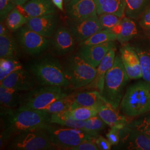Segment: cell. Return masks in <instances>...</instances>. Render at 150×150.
Listing matches in <instances>:
<instances>
[{
  "mask_svg": "<svg viewBox=\"0 0 150 150\" xmlns=\"http://www.w3.org/2000/svg\"><path fill=\"white\" fill-rule=\"evenodd\" d=\"M1 116L3 118L1 146L23 132L50 124L51 114L41 110L1 109Z\"/></svg>",
  "mask_w": 150,
  "mask_h": 150,
  "instance_id": "cell-1",
  "label": "cell"
},
{
  "mask_svg": "<svg viewBox=\"0 0 150 150\" xmlns=\"http://www.w3.org/2000/svg\"><path fill=\"white\" fill-rule=\"evenodd\" d=\"M97 15L112 13L122 17L125 11V0H97Z\"/></svg>",
  "mask_w": 150,
  "mask_h": 150,
  "instance_id": "cell-23",
  "label": "cell"
},
{
  "mask_svg": "<svg viewBox=\"0 0 150 150\" xmlns=\"http://www.w3.org/2000/svg\"><path fill=\"white\" fill-rule=\"evenodd\" d=\"M69 19L76 20L97 15V0H71L66 6Z\"/></svg>",
  "mask_w": 150,
  "mask_h": 150,
  "instance_id": "cell-14",
  "label": "cell"
},
{
  "mask_svg": "<svg viewBox=\"0 0 150 150\" xmlns=\"http://www.w3.org/2000/svg\"><path fill=\"white\" fill-rule=\"evenodd\" d=\"M95 143L99 150H109L111 149V144L108 140L102 136H98L97 137Z\"/></svg>",
  "mask_w": 150,
  "mask_h": 150,
  "instance_id": "cell-40",
  "label": "cell"
},
{
  "mask_svg": "<svg viewBox=\"0 0 150 150\" xmlns=\"http://www.w3.org/2000/svg\"><path fill=\"white\" fill-rule=\"evenodd\" d=\"M57 24V16L53 13L30 18L26 26L43 37L50 38L52 36L56 30Z\"/></svg>",
  "mask_w": 150,
  "mask_h": 150,
  "instance_id": "cell-16",
  "label": "cell"
},
{
  "mask_svg": "<svg viewBox=\"0 0 150 150\" xmlns=\"http://www.w3.org/2000/svg\"><path fill=\"white\" fill-rule=\"evenodd\" d=\"M120 141L128 150H150V139L128 123L120 129Z\"/></svg>",
  "mask_w": 150,
  "mask_h": 150,
  "instance_id": "cell-12",
  "label": "cell"
},
{
  "mask_svg": "<svg viewBox=\"0 0 150 150\" xmlns=\"http://www.w3.org/2000/svg\"><path fill=\"white\" fill-rule=\"evenodd\" d=\"M62 65L70 86L74 89L90 85L96 77V68L79 53L70 55Z\"/></svg>",
  "mask_w": 150,
  "mask_h": 150,
  "instance_id": "cell-5",
  "label": "cell"
},
{
  "mask_svg": "<svg viewBox=\"0 0 150 150\" xmlns=\"http://www.w3.org/2000/svg\"><path fill=\"white\" fill-rule=\"evenodd\" d=\"M71 0H64V2L67 4V3H69L70 1H71Z\"/></svg>",
  "mask_w": 150,
  "mask_h": 150,
  "instance_id": "cell-46",
  "label": "cell"
},
{
  "mask_svg": "<svg viewBox=\"0 0 150 150\" xmlns=\"http://www.w3.org/2000/svg\"><path fill=\"white\" fill-rule=\"evenodd\" d=\"M120 52L123 66L129 80L142 78L139 57L134 47L129 44H126L120 48Z\"/></svg>",
  "mask_w": 150,
  "mask_h": 150,
  "instance_id": "cell-15",
  "label": "cell"
},
{
  "mask_svg": "<svg viewBox=\"0 0 150 150\" xmlns=\"http://www.w3.org/2000/svg\"><path fill=\"white\" fill-rule=\"evenodd\" d=\"M122 17L112 13H102L98 15V20L103 29L111 30L121 21Z\"/></svg>",
  "mask_w": 150,
  "mask_h": 150,
  "instance_id": "cell-36",
  "label": "cell"
},
{
  "mask_svg": "<svg viewBox=\"0 0 150 150\" xmlns=\"http://www.w3.org/2000/svg\"><path fill=\"white\" fill-rule=\"evenodd\" d=\"M54 6L61 11L64 10V0H52Z\"/></svg>",
  "mask_w": 150,
  "mask_h": 150,
  "instance_id": "cell-43",
  "label": "cell"
},
{
  "mask_svg": "<svg viewBox=\"0 0 150 150\" xmlns=\"http://www.w3.org/2000/svg\"><path fill=\"white\" fill-rule=\"evenodd\" d=\"M46 127L33 129L17 135L10 140L8 149L14 150L56 149L50 141L47 132L46 130Z\"/></svg>",
  "mask_w": 150,
  "mask_h": 150,
  "instance_id": "cell-8",
  "label": "cell"
},
{
  "mask_svg": "<svg viewBox=\"0 0 150 150\" xmlns=\"http://www.w3.org/2000/svg\"><path fill=\"white\" fill-rule=\"evenodd\" d=\"M128 125L150 139V113L146 116L134 120Z\"/></svg>",
  "mask_w": 150,
  "mask_h": 150,
  "instance_id": "cell-35",
  "label": "cell"
},
{
  "mask_svg": "<svg viewBox=\"0 0 150 150\" xmlns=\"http://www.w3.org/2000/svg\"><path fill=\"white\" fill-rule=\"evenodd\" d=\"M139 57L142 78L150 83V47L132 46Z\"/></svg>",
  "mask_w": 150,
  "mask_h": 150,
  "instance_id": "cell-29",
  "label": "cell"
},
{
  "mask_svg": "<svg viewBox=\"0 0 150 150\" xmlns=\"http://www.w3.org/2000/svg\"><path fill=\"white\" fill-rule=\"evenodd\" d=\"M18 6L25 13L28 19L56 12L52 0H30L23 5Z\"/></svg>",
  "mask_w": 150,
  "mask_h": 150,
  "instance_id": "cell-18",
  "label": "cell"
},
{
  "mask_svg": "<svg viewBox=\"0 0 150 150\" xmlns=\"http://www.w3.org/2000/svg\"><path fill=\"white\" fill-rule=\"evenodd\" d=\"M46 130L55 147L64 150H69L85 141H95L97 138L81 129L64 126L56 127L52 126L51 123L46 127Z\"/></svg>",
  "mask_w": 150,
  "mask_h": 150,
  "instance_id": "cell-7",
  "label": "cell"
},
{
  "mask_svg": "<svg viewBox=\"0 0 150 150\" xmlns=\"http://www.w3.org/2000/svg\"><path fill=\"white\" fill-rule=\"evenodd\" d=\"M0 83L1 86L18 92L31 91L38 83L35 76L23 69L11 73Z\"/></svg>",
  "mask_w": 150,
  "mask_h": 150,
  "instance_id": "cell-11",
  "label": "cell"
},
{
  "mask_svg": "<svg viewBox=\"0 0 150 150\" xmlns=\"http://www.w3.org/2000/svg\"><path fill=\"white\" fill-rule=\"evenodd\" d=\"M149 0H125V14L126 17L136 19L145 11Z\"/></svg>",
  "mask_w": 150,
  "mask_h": 150,
  "instance_id": "cell-28",
  "label": "cell"
},
{
  "mask_svg": "<svg viewBox=\"0 0 150 150\" xmlns=\"http://www.w3.org/2000/svg\"><path fill=\"white\" fill-rule=\"evenodd\" d=\"M30 71L41 86H70L62 65L52 56L47 55L33 61L30 66Z\"/></svg>",
  "mask_w": 150,
  "mask_h": 150,
  "instance_id": "cell-3",
  "label": "cell"
},
{
  "mask_svg": "<svg viewBox=\"0 0 150 150\" xmlns=\"http://www.w3.org/2000/svg\"><path fill=\"white\" fill-rule=\"evenodd\" d=\"M17 45L10 32L0 36V58L17 57Z\"/></svg>",
  "mask_w": 150,
  "mask_h": 150,
  "instance_id": "cell-26",
  "label": "cell"
},
{
  "mask_svg": "<svg viewBox=\"0 0 150 150\" xmlns=\"http://www.w3.org/2000/svg\"><path fill=\"white\" fill-rule=\"evenodd\" d=\"M144 30H145V33L146 36L150 39V27H148Z\"/></svg>",
  "mask_w": 150,
  "mask_h": 150,
  "instance_id": "cell-45",
  "label": "cell"
},
{
  "mask_svg": "<svg viewBox=\"0 0 150 150\" xmlns=\"http://www.w3.org/2000/svg\"><path fill=\"white\" fill-rule=\"evenodd\" d=\"M106 102L98 91H86L78 93L75 96V101L70 110L79 106L96 107L100 108Z\"/></svg>",
  "mask_w": 150,
  "mask_h": 150,
  "instance_id": "cell-22",
  "label": "cell"
},
{
  "mask_svg": "<svg viewBox=\"0 0 150 150\" xmlns=\"http://www.w3.org/2000/svg\"><path fill=\"white\" fill-rule=\"evenodd\" d=\"M17 38L23 50L29 55L38 56L44 53L50 45L48 38L43 37L26 26L18 30Z\"/></svg>",
  "mask_w": 150,
  "mask_h": 150,
  "instance_id": "cell-9",
  "label": "cell"
},
{
  "mask_svg": "<svg viewBox=\"0 0 150 150\" xmlns=\"http://www.w3.org/2000/svg\"><path fill=\"white\" fill-rule=\"evenodd\" d=\"M141 26L144 29L150 27V6L145 11L139 22Z\"/></svg>",
  "mask_w": 150,
  "mask_h": 150,
  "instance_id": "cell-41",
  "label": "cell"
},
{
  "mask_svg": "<svg viewBox=\"0 0 150 150\" xmlns=\"http://www.w3.org/2000/svg\"><path fill=\"white\" fill-rule=\"evenodd\" d=\"M106 137L111 145H118L120 141V129L116 127H111L106 134Z\"/></svg>",
  "mask_w": 150,
  "mask_h": 150,
  "instance_id": "cell-38",
  "label": "cell"
},
{
  "mask_svg": "<svg viewBox=\"0 0 150 150\" xmlns=\"http://www.w3.org/2000/svg\"><path fill=\"white\" fill-rule=\"evenodd\" d=\"M122 112L137 117L150 112V83L139 81L127 87L120 103Z\"/></svg>",
  "mask_w": 150,
  "mask_h": 150,
  "instance_id": "cell-4",
  "label": "cell"
},
{
  "mask_svg": "<svg viewBox=\"0 0 150 150\" xmlns=\"http://www.w3.org/2000/svg\"><path fill=\"white\" fill-rule=\"evenodd\" d=\"M52 37L50 45L57 55L64 56L74 51L76 41L69 28L59 27Z\"/></svg>",
  "mask_w": 150,
  "mask_h": 150,
  "instance_id": "cell-13",
  "label": "cell"
},
{
  "mask_svg": "<svg viewBox=\"0 0 150 150\" xmlns=\"http://www.w3.org/2000/svg\"><path fill=\"white\" fill-rule=\"evenodd\" d=\"M67 23L76 41L79 43L91 37L95 33L103 30L99 21L98 15L81 20L69 19Z\"/></svg>",
  "mask_w": 150,
  "mask_h": 150,
  "instance_id": "cell-10",
  "label": "cell"
},
{
  "mask_svg": "<svg viewBox=\"0 0 150 150\" xmlns=\"http://www.w3.org/2000/svg\"><path fill=\"white\" fill-rule=\"evenodd\" d=\"M115 40H117V36L115 33L111 30L103 29L81 42L79 45L80 46L96 45Z\"/></svg>",
  "mask_w": 150,
  "mask_h": 150,
  "instance_id": "cell-27",
  "label": "cell"
},
{
  "mask_svg": "<svg viewBox=\"0 0 150 150\" xmlns=\"http://www.w3.org/2000/svg\"><path fill=\"white\" fill-rule=\"evenodd\" d=\"M62 87L59 86L37 87L22 96L19 110H40L48 106L55 101L67 96Z\"/></svg>",
  "mask_w": 150,
  "mask_h": 150,
  "instance_id": "cell-6",
  "label": "cell"
},
{
  "mask_svg": "<svg viewBox=\"0 0 150 150\" xmlns=\"http://www.w3.org/2000/svg\"><path fill=\"white\" fill-rule=\"evenodd\" d=\"M111 30L117 36V40L124 43L135 38L137 34V29L132 18L128 17L122 18L118 24Z\"/></svg>",
  "mask_w": 150,
  "mask_h": 150,
  "instance_id": "cell-21",
  "label": "cell"
},
{
  "mask_svg": "<svg viewBox=\"0 0 150 150\" xmlns=\"http://www.w3.org/2000/svg\"><path fill=\"white\" fill-rule=\"evenodd\" d=\"M10 33V30L2 22L0 24V36H3Z\"/></svg>",
  "mask_w": 150,
  "mask_h": 150,
  "instance_id": "cell-42",
  "label": "cell"
},
{
  "mask_svg": "<svg viewBox=\"0 0 150 150\" xmlns=\"http://www.w3.org/2000/svg\"><path fill=\"white\" fill-rule=\"evenodd\" d=\"M129 80L120 54H117L112 67L105 76L103 89L101 93L106 102L116 110L120 105Z\"/></svg>",
  "mask_w": 150,
  "mask_h": 150,
  "instance_id": "cell-2",
  "label": "cell"
},
{
  "mask_svg": "<svg viewBox=\"0 0 150 150\" xmlns=\"http://www.w3.org/2000/svg\"><path fill=\"white\" fill-rule=\"evenodd\" d=\"M100 108L96 107L79 106L70 110L71 117L76 120L86 121L98 115Z\"/></svg>",
  "mask_w": 150,
  "mask_h": 150,
  "instance_id": "cell-33",
  "label": "cell"
},
{
  "mask_svg": "<svg viewBox=\"0 0 150 150\" xmlns=\"http://www.w3.org/2000/svg\"><path fill=\"white\" fill-rule=\"evenodd\" d=\"M75 96L74 95H67L55 101L48 106L40 110L50 114H53L70 110L75 101Z\"/></svg>",
  "mask_w": 150,
  "mask_h": 150,
  "instance_id": "cell-32",
  "label": "cell"
},
{
  "mask_svg": "<svg viewBox=\"0 0 150 150\" xmlns=\"http://www.w3.org/2000/svg\"><path fill=\"white\" fill-rule=\"evenodd\" d=\"M69 150H99L95 141H87L82 142L80 144L71 147Z\"/></svg>",
  "mask_w": 150,
  "mask_h": 150,
  "instance_id": "cell-39",
  "label": "cell"
},
{
  "mask_svg": "<svg viewBox=\"0 0 150 150\" xmlns=\"http://www.w3.org/2000/svg\"><path fill=\"white\" fill-rule=\"evenodd\" d=\"M22 69V65L17 57L0 58V82L14 71Z\"/></svg>",
  "mask_w": 150,
  "mask_h": 150,
  "instance_id": "cell-31",
  "label": "cell"
},
{
  "mask_svg": "<svg viewBox=\"0 0 150 150\" xmlns=\"http://www.w3.org/2000/svg\"><path fill=\"white\" fill-rule=\"evenodd\" d=\"M106 123L97 115L85 121L84 127L82 130L88 132L92 136L97 137L98 133L105 129Z\"/></svg>",
  "mask_w": 150,
  "mask_h": 150,
  "instance_id": "cell-34",
  "label": "cell"
},
{
  "mask_svg": "<svg viewBox=\"0 0 150 150\" xmlns=\"http://www.w3.org/2000/svg\"><path fill=\"white\" fill-rule=\"evenodd\" d=\"M30 0H14L16 6H22L25 4Z\"/></svg>",
  "mask_w": 150,
  "mask_h": 150,
  "instance_id": "cell-44",
  "label": "cell"
},
{
  "mask_svg": "<svg viewBox=\"0 0 150 150\" xmlns=\"http://www.w3.org/2000/svg\"><path fill=\"white\" fill-rule=\"evenodd\" d=\"M50 123L57 124L62 126L74 129H83L85 121H79L72 118L70 110H67L59 113L51 114Z\"/></svg>",
  "mask_w": 150,
  "mask_h": 150,
  "instance_id": "cell-24",
  "label": "cell"
},
{
  "mask_svg": "<svg viewBox=\"0 0 150 150\" xmlns=\"http://www.w3.org/2000/svg\"><path fill=\"white\" fill-rule=\"evenodd\" d=\"M21 92L0 86V102L1 109H12L20 106L21 101Z\"/></svg>",
  "mask_w": 150,
  "mask_h": 150,
  "instance_id": "cell-25",
  "label": "cell"
},
{
  "mask_svg": "<svg viewBox=\"0 0 150 150\" xmlns=\"http://www.w3.org/2000/svg\"><path fill=\"white\" fill-rule=\"evenodd\" d=\"M27 21V17L16 7L6 17L5 25L10 31H16L26 25Z\"/></svg>",
  "mask_w": 150,
  "mask_h": 150,
  "instance_id": "cell-30",
  "label": "cell"
},
{
  "mask_svg": "<svg viewBox=\"0 0 150 150\" xmlns=\"http://www.w3.org/2000/svg\"><path fill=\"white\" fill-rule=\"evenodd\" d=\"M80 47L78 53L97 68L108 51L115 47V45L113 41H109L99 45Z\"/></svg>",
  "mask_w": 150,
  "mask_h": 150,
  "instance_id": "cell-17",
  "label": "cell"
},
{
  "mask_svg": "<svg viewBox=\"0 0 150 150\" xmlns=\"http://www.w3.org/2000/svg\"><path fill=\"white\" fill-rule=\"evenodd\" d=\"M16 7L14 0H0V20L5 21L6 17L13 9Z\"/></svg>",
  "mask_w": 150,
  "mask_h": 150,
  "instance_id": "cell-37",
  "label": "cell"
},
{
  "mask_svg": "<svg viewBox=\"0 0 150 150\" xmlns=\"http://www.w3.org/2000/svg\"><path fill=\"white\" fill-rule=\"evenodd\" d=\"M108 103H106L100 107L98 115L110 127L123 128L127 122L125 117L117 112Z\"/></svg>",
  "mask_w": 150,
  "mask_h": 150,
  "instance_id": "cell-20",
  "label": "cell"
},
{
  "mask_svg": "<svg viewBox=\"0 0 150 150\" xmlns=\"http://www.w3.org/2000/svg\"><path fill=\"white\" fill-rule=\"evenodd\" d=\"M116 56V47L111 49L96 68V77L92 82H93V85L96 88L97 91L100 93H102L103 89L105 76L107 71L112 67Z\"/></svg>",
  "mask_w": 150,
  "mask_h": 150,
  "instance_id": "cell-19",
  "label": "cell"
}]
</instances>
